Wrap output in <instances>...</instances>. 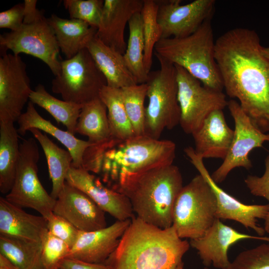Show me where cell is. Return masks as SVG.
I'll return each mask as SVG.
<instances>
[{"mask_svg":"<svg viewBox=\"0 0 269 269\" xmlns=\"http://www.w3.org/2000/svg\"><path fill=\"white\" fill-rule=\"evenodd\" d=\"M257 32L230 29L215 40V58L227 95L237 99L253 124L269 132V59Z\"/></svg>","mask_w":269,"mask_h":269,"instance_id":"6da1fadb","label":"cell"},{"mask_svg":"<svg viewBox=\"0 0 269 269\" xmlns=\"http://www.w3.org/2000/svg\"><path fill=\"white\" fill-rule=\"evenodd\" d=\"M189 247L172 226L162 229L134 217L104 264L111 269H176Z\"/></svg>","mask_w":269,"mask_h":269,"instance_id":"7a4b0ae2","label":"cell"},{"mask_svg":"<svg viewBox=\"0 0 269 269\" xmlns=\"http://www.w3.org/2000/svg\"><path fill=\"white\" fill-rule=\"evenodd\" d=\"M204 269H209L208 268H207V267H205Z\"/></svg>","mask_w":269,"mask_h":269,"instance_id":"f6af8a7d","label":"cell"},{"mask_svg":"<svg viewBox=\"0 0 269 269\" xmlns=\"http://www.w3.org/2000/svg\"><path fill=\"white\" fill-rule=\"evenodd\" d=\"M157 1L161 38L184 37L192 34L206 19L212 18L216 3L214 0H195L186 4H181L180 0Z\"/></svg>","mask_w":269,"mask_h":269,"instance_id":"5bb4252c","label":"cell"},{"mask_svg":"<svg viewBox=\"0 0 269 269\" xmlns=\"http://www.w3.org/2000/svg\"><path fill=\"white\" fill-rule=\"evenodd\" d=\"M75 133L87 136L92 145L103 144L112 139L107 109L100 97L83 105Z\"/></svg>","mask_w":269,"mask_h":269,"instance_id":"4316f807","label":"cell"},{"mask_svg":"<svg viewBox=\"0 0 269 269\" xmlns=\"http://www.w3.org/2000/svg\"><path fill=\"white\" fill-rule=\"evenodd\" d=\"M183 187L180 171L172 164L130 176L115 190L129 199L137 218L165 229L172 226L174 204Z\"/></svg>","mask_w":269,"mask_h":269,"instance_id":"3957f363","label":"cell"},{"mask_svg":"<svg viewBox=\"0 0 269 269\" xmlns=\"http://www.w3.org/2000/svg\"><path fill=\"white\" fill-rule=\"evenodd\" d=\"M66 181L84 192L102 210L117 220L134 217L131 204L125 195L104 186L99 178L83 168L71 166Z\"/></svg>","mask_w":269,"mask_h":269,"instance_id":"ac0fdd59","label":"cell"},{"mask_svg":"<svg viewBox=\"0 0 269 269\" xmlns=\"http://www.w3.org/2000/svg\"><path fill=\"white\" fill-rule=\"evenodd\" d=\"M19 134L24 135L26 132L35 128L48 134L60 141L70 152L73 162L71 166L82 168L83 157L86 149L92 144L88 140L79 139L67 131H63L41 117L36 111L34 104L29 101L26 110L17 121Z\"/></svg>","mask_w":269,"mask_h":269,"instance_id":"603a6c76","label":"cell"},{"mask_svg":"<svg viewBox=\"0 0 269 269\" xmlns=\"http://www.w3.org/2000/svg\"><path fill=\"white\" fill-rule=\"evenodd\" d=\"M48 232L44 217L27 213L0 197V234L42 242Z\"/></svg>","mask_w":269,"mask_h":269,"instance_id":"7402d4cb","label":"cell"},{"mask_svg":"<svg viewBox=\"0 0 269 269\" xmlns=\"http://www.w3.org/2000/svg\"><path fill=\"white\" fill-rule=\"evenodd\" d=\"M129 36L124 57L127 65L138 84L146 83L148 74L144 67V40L140 12L134 14L128 23Z\"/></svg>","mask_w":269,"mask_h":269,"instance_id":"1f68e13d","label":"cell"},{"mask_svg":"<svg viewBox=\"0 0 269 269\" xmlns=\"http://www.w3.org/2000/svg\"><path fill=\"white\" fill-rule=\"evenodd\" d=\"M13 122H0V191L7 194L15 177L19 156V134Z\"/></svg>","mask_w":269,"mask_h":269,"instance_id":"484cf974","label":"cell"},{"mask_svg":"<svg viewBox=\"0 0 269 269\" xmlns=\"http://www.w3.org/2000/svg\"><path fill=\"white\" fill-rule=\"evenodd\" d=\"M87 49L105 77L107 86L121 89L138 84L128 68L124 54L105 44L96 36Z\"/></svg>","mask_w":269,"mask_h":269,"instance_id":"cb8c5ba5","label":"cell"},{"mask_svg":"<svg viewBox=\"0 0 269 269\" xmlns=\"http://www.w3.org/2000/svg\"><path fill=\"white\" fill-rule=\"evenodd\" d=\"M184 263L183 262L181 263L176 268V269H183Z\"/></svg>","mask_w":269,"mask_h":269,"instance_id":"ee69618b","label":"cell"},{"mask_svg":"<svg viewBox=\"0 0 269 269\" xmlns=\"http://www.w3.org/2000/svg\"><path fill=\"white\" fill-rule=\"evenodd\" d=\"M234 134L228 125L222 110L211 113L192 135L194 151L202 158H225Z\"/></svg>","mask_w":269,"mask_h":269,"instance_id":"44dd1931","label":"cell"},{"mask_svg":"<svg viewBox=\"0 0 269 269\" xmlns=\"http://www.w3.org/2000/svg\"><path fill=\"white\" fill-rule=\"evenodd\" d=\"M41 261L43 269H60L71 248L64 241L48 232L42 243Z\"/></svg>","mask_w":269,"mask_h":269,"instance_id":"d590c367","label":"cell"},{"mask_svg":"<svg viewBox=\"0 0 269 269\" xmlns=\"http://www.w3.org/2000/svg\"><path fill=\"white\" fill-rule=\"evenodd\" d=\"M158 7L157 0H143L140 11L144 40L143 63L148 74L150 72L155 46L162 37V29L157 20Z\"/></svg>","mask_w":269,"mask_h":269,"instance_id":"d6a6232c","label":"cell"},{"mask_svg":"<svg viewBox=\"0 0 269 269\" xmlns=\"http://www.w3.org/2000/svg\"><path fill=\"white\" fill-rule=\"evenodd\" d=\"M226 269H269V244L242 252Z\"/></svg>","mask_w":269,"mask_h":269,"instance_id":"8d00e7d4","label":"cell"},{"mask_svg":"<svg viewBox=\"0 0 269 269\" xmlns=\"http://www.w3.org/2000/svg\"><path fill=\"white\" fill-rule=\"evenodd\" d=\"M53 213L81 232H90L107 227L105 212L87 194L65 181L58 194Z\"/></svg>","mask_w":269,"mask_h":269,"instance_id":"2e32d148","label":"cell"},{"mask_svg":"<svg viewBox=\"0 0 269 269\" xmlns=\"http://www.w3.org/2000/svg\"><path fill=\"white\" fill-rule=\"evenodd\" d=\"M24 18V3L16 4L0 13V28L17 30L23 24Z\"/></svg>","mask_w":269,"mask_h":269,"instance_id":"ab89813d","label":"cell"},{"mask_svg":"<svg viewBox=\"0 0 269 269\" xmlns=\"http://www.w3.org/2000/svg\"><path fill=\"white\" fill-rule=\"evenodd\" d=\"M60 269H111L105 264L89 263L71 258H66Z\"/></svg>","mask_w":269,"mask_h":269,"instance_id":"60d3db41","label":"cell"},{"mask_svg":"<svg viewBox=\"0 0 269 269\" xmlns=\"http://www.w3.org/2000/svg\"><path fill=\"white\" fill-rule=\"evenodd\" d=\"M32 91L21 57L3 54L0 58V122H17Z\"/></svg>","mask_w":269,"mask_h":269,"instance_id":"4fadbf2b","label":"cell"},{"mask_svg":"<svg viewBox=\"0 0 269 269\" xmlns=\"http://www.w3.org/2000/svg\"><path fill=\"white\" fill-rule=\"evenodd\" d=\"M39 156L34 137L24 139L20 143L14 181L5 198L17 207L33 209L47 219L53 213L56 199L47 193L39 180Z\"/></svg>","mask_w":269,"mask_h":269,"instance_id":"9c48e42d","label":"cell"},{"mask_svg":"<svg viewBox=\"0 0 269 269\" xmlns=\"http://www.w3.org/2000/svg\"></svg>","mask_w":269,"mask_h":269,"instance_id":"bcb514c9","label":"cell"},{"mask_svg":"<svg viewBox=\"0 0 269 269\" xmlns=\"http://www.w3.org/2000/svg\"><path fill=\"white\" fill-rule=\"evenodd\" d=\"M227 107L234 121V134L225 158L211 175L217 184L224 181L234 168H251L250 153L254 148L263 147L265 142L269 141V134L264 133L253 124L237 101L229 100Z\"/></svg>","mask_w":269,"mask_h":269,"instance_id":"7c38bea8","label":"cell"},{"mask_svg":"<svg viewBox=\"0 0 269 269\" xmlns=\"http://www.w3.org/2000/svg\"><path fill=\"white\" fill-rule=\"evenodd\" d=\"M143 0H105L96 36L107 45L124 54V32L132 16L142 9Z\"/></svg>","mask_w":269,"mask_h":269,"instance_id":"ffe728a7","label":"cell"},{"mask_svg":"<svg viewBox=\"0 0 269 269\" xmlns=\"http://www.w3.org/2000/svg\"><path fill=\"white\" fill-rule=\"evenodd\" d=\"M0 45L14 54L24 53L40 59L55 76L60 73V49L54 31L42 10L37 8L26 12L19 29L0 35Z\"/></svg>","mask_w":269,"mask_h":269,"instance_id":"ba28073f","label":"cell"},{"mask_svg":"<svg viewBox=\"0 0 269 269\" xmlns=\"http://www.w3.org/2000/svg\"><path fill=\"white\" fill-rule=\"evenodd\" d=\"M43 149L52 183L51 196L56 199L63 187L67 174L71 167L73 157L67 149L54 143L46 134L35 128L29 130Z\"/></svg>","mask_w":269,"mask_h":269,"instance_id":"83f0119b","label":"cell"},{"mask_svg":"<svg viewBox=\"0 0 269 269\" xmlns=\"http://www.w3.org/2000/svg\"><path fill=\"white\" fill-rule=\"evenodd\" d=\"M160 64L148 74L144 134L159 139L165 129L171 130L180 123L177 99L176 69L174 64L154 53Z\"/></svg>","mask_w":269,"mask_h":269,"instance_id":"8992f818","label":"cell"},{"mask_svg":"<svg viewBox=\"0 0 269 269\" xmlns=\"http://www.w3.org/2000/svg\"><path fill=\"white\" fill-rule=\"evenodd\" d=\"M211 19H206L196 31L186 37L160 39L154 53L182 67L204 86L222 91L223 82L215 58Z\"/></svg>","mask_w":269,"mask_h":269,"instance_id":"5b68a950","label":"cell"},{"mask_svg":"<svg viewBox=\"0 0 269 269\" xmlns=\"http://www.w3.org/2000/svg\"><path fill=\"white\" fill-rule=\"evenodd\" d=\"M264 220H265V227L264 228V230L266 232L269 234V209L268 213Z\"/></svg>","mask_w":269,"mask_h":269,"instance_id":"b9f144b4","label":"cell"},{"mask_svg":"<svg viewBox=\"0 0 269 269\" xmlns=\"http://www.w3.org/2000/svg\"><path fill=\"white\" fill-rule=\"evenodd\" d=\"M29 101L47 111L58 123L64 125L68 132L74 135L76 134L77 121L84 105L57 99L40 84L32 91Z\"/></svg>","mask_w":269,"mask_h":269,"instance_id":"f546056e","label":"cell"},{"mask_svg":"<svg viewBox=\"0 0 269 269\" xmlns=\"http://www.w3.org/2000/svg\"><path fill=\"white\" fill-rule=\"evenodd\" d=\"M131 222V220H117L100 230L80 231L67 258L89 263L104 264L117 248Z\"/></svg>","mask_w":269,"mask_h":269,"instance_id":"d6986e66","label":"cell"},{"mask_svg":"<svg viewBox=\"0 0 269 269\" xmlns=\"http://www.w3.org/2000/svg\"><path fill=\"white\" fill-rule=\"evenodd\" d=\"M60 64V73L52 81L53 93L64 101L81 105L99 97L106 79L87 48Z\"/></svg>","mask_w":269,"mask_h":269,"instance_id":"30bf717a","label":"cell"},{"mask_svg":"<svg viewBox=\"0 0 269 269\" xmlns=\"http://www.w3.org/2000/svg\"><path fill=\"white\" fill-rule=\"evenodd\" d=\"M253 239L269 243V237L241 233L216 219L211 227L200 238L190 240V246L197 251L205 267L211 265L217 269H226L231 262L228 257L229 248L237 242Z\"/></svg>","mask_w":269,"mask_h":269,"instance_id":"e0dca14e","label":"cell"},{"mask_svg":"<svg viewBox=\"0 0 269 269\" xmlns=\"http://www.w3.org/2000/svg\"><path fill=\"white\" fill-rule=\"evenodd\" d=\"M175 66L181 113L179 125L186 134L192 135L211 113L223 110L228 101L222 91L204 86L185 69Z\"/></svg>","mask_w":269,"mask_h":269,"instance_id":"8fae6325","label":"cell"},{"mask_svg":"<svg viewBox=\"0 0 269 269\" xmlns=\"http://www.w3.org/2000/svg\"><path fill=\"white\" fill-rule=\"evenodd\" d=\"M47 19L66 59L71 58L87 48L97 34V27L79 19L63 18L54 14Z\"/></svg>","mask_w":269,"mask_h":269,"instance_id":"d4e9b609","label":"cell"},{"mask_svg":"<svg viewBox=\"0 0 269 269\" xmlns=\"http://www.w3.org/2000/svg\"><path fill=\"white\" fill-rule=\"evenodd\" d=\"M124 105L135 136L144 134L147 85L138 84L121 88Z\"/></svg>","mask_w":269,"mask_h":269,"instance_id":"836d02e7","label":"cell"},{"mask_svg":"<svg viewBox=\"0 0 269 269\" xmlns=\"http://www.w3.org/2000/svg\"><path fill=\"white\" fill-rule=\"evenodd\" d=\"M46 220L48 232L71 248L75 244L80 231L67 220L53 213Z\"/></svg>","mask_w":269,"mask_h":269,"instance_id":"74e56055","label":"cell"},{"mask_svg":"<svg viewBox=\"0 0 269 269\" xmlns=\"http://www.w3.org/2000/svg\"><path fill=\"white\" fill-rule=\"evenodd\" d=\"M184 151L191 163L208 182L217 199L216 218L236 221L246 228L253 229L259 236H264V228L257 224V219H265L269 205H247L240 202L220 188L211 178L205 167L203 159L197 155L194 148L186 147Z\"/></svg>","mask_w":269,"mask_h":269,"instance_id":"9a60e30c","label":"cell"},{"mask_svg":"<svg viewBox=\"0 0 269 269\" xmlns=\"http://www.w3.org/2000/svg\"><path fill=\"white\" fill-rule=\"evenodd\" d=\"M99 97L107 109L112 139L122 140L135 136L124 105L121 89L106 85Z\"/></svg>","mask_w":269,"mask_h":269,"instance_id":"4dcf8cb0","label":"cell"},{"mask_svg":"<svg viewBox=\"0 0 269 269\" xmlns=\"http://www.w3.org/2000/svg\"><path fill=\"white\" fill-rule=\"evenodd\" d=\"M175 153V143L170 140L143 135L117 140L104 153L102 180L115 190L130 176L173 164Z\"/></svg>","mask_w":269,"mask_h":269,"instance_id":"277c9868","label":"cell"},{"mask_svg":"<svg viewBox=\"0 0 269 269\" xmlns=\"http://www.w3.org/2000/svg\"><path fill=\"white\" fill-rule=\"evenodd\" d=\"M216 196L200 174L183 186L175 201L172 226L181 239L201 237L216 218Z\"/></svg>","mask_w":269,"mask_h":269,"instance_id":"52a82bcc","label":"cell"},{"mask_svg":"<svg viewBox=\"0 0 269 269\" xmlns=\"http://www.w3.org/2000/svg\"><path fill=\"white\" fill-rule=\"evenodd\" d=\"M265 170L261 176L248 175L245 183L251 193L263 197L269 202V154L265 161Z\"/></svg>","mask_w":269,"mask_h":269,"instance_id":"f35d334b","label":"cell"},{"mask_svg":"<svg viewBox=\"0 0 269 269\" xmlns=\"http://www.w3.org/2000/svg\"><path fill=\"white\" fill-rule=\"evenodd\" d=\"M104 0H64L63 4L70 18L84 21L98 28L102 19Z\"/></svg>","mask_w":269,"mask_h":269,"instance_id":"e575fe53","label":"cell"},{"mask_svg":"<svg viewBox=\"0 0 269 269\" xmlns=\"http://www.w3.org/2000/svg\"><path fill=\"white\" fill-rule=\"evenodd\" d=\"M42 243L0 234V254L17 269H43Z\"/></svg>","mask_w":269,"mask_h":269,"instance_id":"f1b7e54d","label":"cell"},{"mask_svg":"<svg viewBox=\"0 0 269 269\" xmlns=\"http://www.w3.org/2000/svg\"><path fill=\"white\" fill-rule=\"evenodd\" d=\"M263 52L264 55L269 59V47H263Z\"/></svg>","mask_w":269,"mask_h":269,"instance_id":"7bdbcfd3","label":"cell"}]
</instances>
